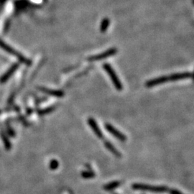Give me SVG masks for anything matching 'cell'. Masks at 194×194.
Returning a JSON list of instances; mask_svg holds the SVG:
<instances>
[{
  "label": "cell",
  "instance_id": "17",
  "mask_svg": "<svg viewBox=\"0 0 194 194\" xmlns=\"http://www.w3.org/2000/svg\"><path fill=\"white\" fill-rule=\"evenodd\" d=\"M86 168L89 169V170H92V168H91V166L89 164H86Z\"/></svg>",
  "mask_w": 194,
  "mask_h": 194
},
{
  "label": "cell",
  "instance_id": "7",
  "mask_svg": "<svg viewBox=\"0 0 194 194\" xmlns=\"http://www.w3.org/2000/svg\"><path fill=\"white\" fill-rule=\"evenodd\" d=\"M192 76H193V73L191 72H183V73H173L168 77L170 81H177L180 80L190 79Z\"/></svg>",
  "mask_w": 194,
  "mask_h": 194
},
{
  "label": "cell",
  "instance_id": "15",
  "mask_svg": "<svg viewBox=\"0 0 194 194\" xmlns=\"http://www.w3.org/2000/svg\"><path fill=\"white\" fill-rule=\"evenodd\" d=\"M15 66H14L13 68H12V69L9 70V71L7 73V74L4 75V76H3V78H1V81H2V82H4V81H6V80L8 79L9 76H11V74H12V73H13L14 71H15Z\"/></svg>",
  "mask_w": 194,
  "mask_h": 194
},
{
  "label": "cell",
  "instance_id": "1",
  "mask_svg": "<svg viewBox=\"0 0 194 194\" xmlns=\"http://www.w3.org/2000/svg\"><path fill=\"white\" fill-rule=\"evenodd\" d=\"M132 188L134 190L149 191L152 193H164L169 190L168 188L165 186H151L142 183H133Z\"/></svg>",
  "mask_w": 194,
  "mask_h": 194
},
{
  "label": "cell",
  "instance_id": "13",
  "mask_svg": "<svg viewBox=\"0 0 194 194\" xmlns=\"http://www.w3.org/2000/svg\"><path fill=\"white\" fill-rule=\"evenodd\" d=\"M56 106H48V107L45 108V109H40V110L38 112V114L40 115H48V114H50V113H51V112H53V111L56 109Z\"/></svg>",
  "mask_w": 194,
  "mask_h": 194
},
{
  "label": "cell",
  "instance_id": "6",
  "mask_svg": "<svg viewBox=\"0 0 194 194\" xmlns=\"http://www.w3.org/2000/svg\"><path fill=\"white\" fill-rule=\"evenodd\" d=\"M88 124L89 127H90L92 130H93V133L96 135V137H98V139L102 140V139L104 138V134H103L102 132H101V130L100 129L99 127H98L96 120L93 118H92V117H89L88 119Z\"/></svg>",
  "mask_w": 194,
  "mask_h": 194
},
{
  "label": "cell",
  "instance_id": "18",
  "mask_svg": "<svg viewBox=\"0 0 194 194\" xmlns=\"http://www.w3.org/2000/svg\"><path fill=\"white\" fill-rule=\"evenodd\" d=\"M112 194H118V193H113Z\"/></svg>",
  "mask_w": 194,
  "mask_h": 194
},
{
  "label": "cell",
  "instance_id": "9",
  "mask_svg": "<svg viewBox=\"0 0 194 194\" xmlns=\"http://www.w3.org/2000/svg\"><path fill=\"white\" fill-rule=\"evenodd\" d=\"M104 144L106 149L109 150L111 153H112L116 157H117V158H121L122 157L121 153H120V152L119 151V150H117L113 145H112V142L108 141V140H105Z\"/></svg>",
  "mask_w": 194,
  "mask_h": 194
},
{
  "label": "cell",
  "instance_id": "11",
  "mask_svg": "<svg viewBox=\"0 0 194 194\" xmlns=\"http://www.w3.org/2000/svg\"><path fill=\"white\" fill-rule=\"evenodd\" d=\"M110 25V20L109 18H106L101 21V25H100V32H105L107 30L108 27H109Z\"/></svg>",
  "mask_w": 194,
  "mask_h": 194
},
{
  "label": "cell",
  "instance_id": "12",
  "mask_svg": "<svg viewBox=\"0 0 194 194\" xmlns=\"http://www.w3.org/2000/svg\"><path fill=\"white\" fill-rule=\"evenodd\" d=\"M81 176L84 179H91V178H95L96 173L93 170H84L81 172Z\"/></svg>",
  "mask_w": 194,
  "mask_h": 194
},
{
  "label": "cell",
  "instance_id": "4",
  "mask_svg": "<svg viewBox=\"0 0 194 194\" xmlns=\"http://www.w3.org/2000/svg\"><path fill=\"white\" fill-rule=\"evenodd\" d=\"M105 129L110 133L112 135H113L114 137H116L118 140L121 142H126L127 141V137L124 134H122L120 131H119L118 129H116L115 127L112 126L110 124L106 123L105 124Z\"/></svg>",
  "mask_w": 194,
  "mask_h": 194
},
{
  "label": "cell",
  "instance_id": "8",
  "mask_svg": "<svg viewBox=\"0 0 194 194\" xmlns=\"http://www.w3.org/2000/svg\"><path fill=\"white\" fill-rule=\"evenodd\" d=\"M38 89L40 91H41L43 93H46L48 95H51V96H55V97H58V98H61V97H63L65 93L63 91L60 90H55V89H47V88H44V87H40L38 88Z\"/></svg>",
  "mask_w": 194,
  "mask_h": 194
},
{
  "label": "cell",
  "instance_id": "14",
  "mask_svg": "<svg viewBox=\"0 0 194 194\" xmlns=\"http://www.w3.org/2000/svg\"><path fill=\"white\" fill-rule=\"evenodd\" d=\"M58 167H59V162L57 160L53 159L51 161V162H50L49 168L51 170H57V169L58 168Z\"/></svg>",
  "mask_w": 194,
  "mask_h": 194
},
{
  "label": "cell",
  "instance_id": "16",
  "mask_svg": "<svg viewBox=\"0 0 194 194\" xmlns=\"http://www.w3.org/2000/svg\"><path fill=\"white\" fill-rule=\"evenodd\" d=\"M168 191H169V193H170V194H183V193H181L180 190H177V189H175V188L169 189Z\"/></svg>",
  "mask_w": 194,
  "mask_h": 194
},
{
  "label": "cell",
  "instance_id": "3",
  "mask_svg": "<svg viewBox=\"0 0 194 194\" xmlns=\"http://www.w3.org/2000/svg\"><path fill=\"white\" fill-rule=\"evenodd\" d=\"M117 48H110V49L104 51V53H99V54L90 56V57H89L88 58H87V60L90 62L98 61V60H104V59L108 58L111 57V56H115V55L117 54Z\"/></svg>",
  "mask_w": 194,
  "mask_h": 194
},
{
  "label": "cell",
  "instance_id": "10",
  "mask_svg": "<svg viewBox=\"0 0 194 194\" xmlns=\"http://www.w3.org/2000/svg\"><path fill=\"white\" fill-rule=\"evenodd\" d=\"M120 184H121L120 181H112V182H110L109 183L104 185L103 188H104V190H106V191H110V190H115V188H118L119 186H120Z\"/></svg>",
  "mask_w": 194,
  "mask_h": 194
},
{
  "label": "cell",
  "instance_id": "5",
  "mask_svg": "<svg viewBox=\"0 0 194 194\" xmlns=\"http://www.w3.org/2000/svg\"><path fill=\"white\" fill-rule=\"evenodd\" d=\"M169 81H169L168 76H160V77H157L155 79H153L147 81L145 83V86L147 88H152V87L160 85V84H165V83L169 82Z\"/></svg>",
  "mask_w": 194,
  "mask_h": 194
},
{
  "label": "cell",
  "instance_id": "2",
  "mask_svg": "<svg viewBox=\"0 0 194 194\" xmlns=\"http://www.w3.org/2000/svg\"><path fill=\"white\" fill-rule=\"evenodd\" d=\"M103 68H104V71L107 73V74L109 75V77H110L111 81H112V84L115 86V89H117V91H119L122 90V84L121 81H120L119 79L118 78L117 73H116L115 70L113 69L112 65L109 63H104V65H103Z\"/></svg>",
  "mask_w": 194,
  "mask_h": 194
}]
</instances>
